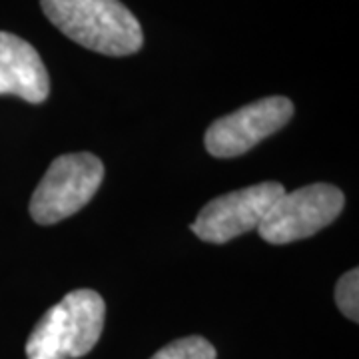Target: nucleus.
<instances>
[{"label":"nucleus","mask_w":359,"mask_h":359,"mask_svg":"<svg viewBox=\"0 0 359 359\" xmlns=\"http://www.w3.org/2000/svg\"><path fill=\"white\" fill-rule=\"evenodd\" d=\"M65 36L106 56L136 54L144 44L138 18L120 0H40Z\"/></svg>","instance_id":"nucleus-1"},{"label":"nucleus","mask_w":359,"mask_h":359,"mask_svg":"<svg viewBox=\"0 0 359 359\" xmlns=\"http://www.w3.org/2000/svg\"><path fill=\"white\" fill-rule=\"evenodd\" d=\"M106 304L94 290H74L52 306L26 341L28 359L84 358L98 344Z\"/></svg>","instance_id":"nucleus-2"},{"label":"nucleus","mask_w":359,"mask_h":359,"mask_svg":"<svg viewBox=\"0 0 359 359\" xmlns=\"http://www.w3.org/2000/svg\"><path fill=\"white\" fill-rule=\"evenodd\" d=\"M104 178V164L90 152L58 156L30 200V216L40 226L74 216L96 196Z\"/></svg>","instance_id":"nucleus-3"},{"label":"nucleus","mask_w":359,"mask_h":359,"mask_svg":"<svg viewBox=\"0 0 359 359\" xmlns=\"http://www.w3.org/2000/svg\"><path fill=\"white\" fill-rule=\"evenodd\" d=\"M344 204L346 196L332 184H311L283 192L259 224L257 233L268 244H292L327 228L341 214Z\"/></svg>","instance_id":"nucleus-4"},{"label":"nucleus","mask_w":359,"mask_h":359,"mask_svg":"<svg viewBox=\"0 0 359 359\" xmlns=\"http://www.w3.org/2000/svg\"><path fill=\"white\" fill-rule=\"evenodd\" d=\"M285 192L280 182H264L208 202L194 219L192 231L210 244H226L257 230L276 200Z\"/></svg>","instance_id":"nucleus-5"},{"label":"nucleus","mask_w":359,"mask_h":359,"mask_svg":"<svg viewBox=\"0 0 359 359\" xmlns=\"http://www.w3.org/2000/svg\"><path fill=\"white\" fill-rule=\"evenodd\" d=\"M294 116V104L285 96H268L218 118L205 130V150L216 158H236L282 130Z\"/></svg>","instance_id":"nucleus-6"},{"label":"nucleus","mask_w":359,"mask_h":359,"mask_svg":"<svg viewBox=\"0 0 359 359\" xmlns=\"http://www.w3.org/2000/svg\"><path fill=\"white\" fill-rule=\"evenodd\" d=\"M48 94L50 78L36 48L25 39L0 30V96L40 104Z\"/></svg>","instance_id":"nucleus-7"},{"label":"nucleus","mask_w":359,"mask_h":359,"mask_svg":"<svg viewBox=\"0 0 359 359\" xmlns=\"http://www.w3.org/2000/svg\"><path fill=\"white\" fill-rule=\"evenodd\" d=\"M216 347L212 346L208 339L200 335H190V337H182L166 347H162L160 351H156L150 359H216Z\"/></svg>","instance_id":"nucleus-8"},{"label":"nucleus","mask_w":359,"mask_h":359,"mask_svg":"<svg viewBox=\"0 0 359 359\" xmlns=\"http://www.w3.org/2000/svg\"><path fill=\"white\" fill-rule=\"evenodd\" d=\"M335 304L347 320H359V271L358 268L346 271L335 285Z\"/></svg>","instance_id":"nucleus-9"}]
</instances>
